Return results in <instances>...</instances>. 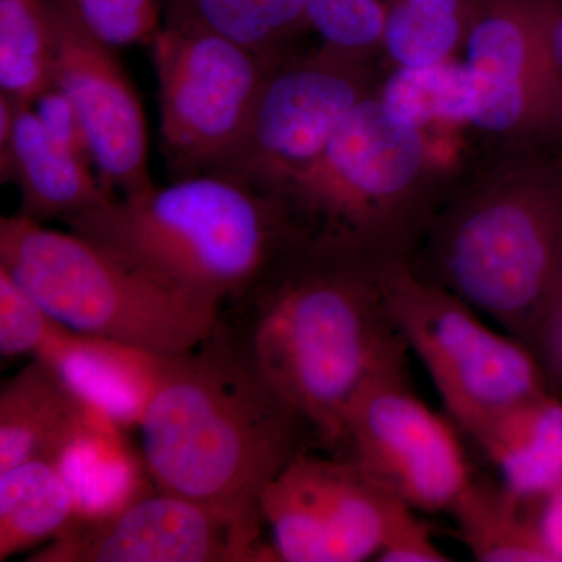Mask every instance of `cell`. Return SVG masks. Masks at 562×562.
I'll return each instance as SVG.
<instances>
[{
  "label": "cell",
  "mask_w": 562,
  "mask_h": 562,
  "mask_svg": "<svg viewBox=\"0 0 562 562\" xmlns=\"http://www.w3.org/2000/svg\"><path fill=\"white\" fill-rule=\"evenodd\" d=\"M76 520V503L54 461L40 458L0 472V562L54 541Z\"/></svg>",
  "instance_id": "20"
},
{
  "label": "cell",
  "mask_w": 562,
  "mask_h": 562,
  "mask_svg": "<svg viewBox=\"0 0 562 562\" xmlns=\"http://www.w3.org/2000/svg\"><path fill=\"white\" fill-rule=\"evenodd\" d=\"M338 450L397 501L422 512H450L473 480L449 422L413 391L406 361L361 387Z\"/></svg>",
  "instance_id": "12"
},
{
  "label": "cell",
  "mask_w": 562,
  "mask_h": 562,
  "mask_svg": "<svg viewBox=\"0 0 562 562\" xmlns=\"http://www.w3.org/2000/svg\"><path fill=\"white\" fill-rule=\"evenodd\" d=\"M49 5L57 35L54 87L83 122L99 179L116 198L150 190L146 116L114 47L88 31L68 3Z\"/></svg>",
  "instance_id": "14"
},
{
  "label": "cell",
  "mask_w": 562,
  "mask_h": 562,
  "mask_svg": "<svg viewBox=\"0 0 562 562\" xmlns=\"http://www.w3.org/2000/svg\"><path fill=\"white\" fill-rule=\"evenodd\" d=\"M457 177L427 128L395 116L375 94L280 198L303 236L373 260H408Z\"/></svg>",
  "instance_id": "5"
},
{
  "label": "cell",
  "mask_w": 562,
  "mask_h": 562,
  "mask_svg": "<svg viewBox=\"0 0 562 562\" xmlns=\"http://www.w3.org/2000/svg\"><path fill=\"white\" fill-rule=\"evenodd\" d=\"M165 20L190 22L272 57L292 54L313 32L306 0H165Z\"/></svg>",
  "instance_id": "21"
},
{
  "label": "cell",
  "mask_w": 562,
  "mask_h": 562,
  "mask_svg": "<svg viewBox=\"0 0 562 562\" xmlns=\"http://www.w3.org/2000/svg\"><path fill=\"white\" fill-rule=\"evenodd\" d=\"M158 490L260 514L262 491L305 447V422L221 319L201 346L172 355L140 422Z\"/></svg>",
  "instance_id": "3"
},
{
  "label": "cell",
  "mask_w": 562,
  "mask_h": 562,
  "mask_svg": "<svg viewBox=\"0 0 562 562\" xmlns=\"http://www.w3.org/2000/svg\"><path fill=\"white\" fill-rule=\"evenodd\" d=\"M0 266L69 330L146 347L194 350L220 325L222 306L133 268L70 232L21 216L0 220Z\"/></svg>",
  "instance_id": "6"
},
{
  "label": "cell",
  "mask_w": 562,
  "mask_h": 562,
  "mask_svg": "<svg viewBox=\"0 0 562 562\" xmlns=\"http://www.w3.org/2000/svg\"><path fill=\"white\" fill-rule=\"evenodd\" d=\"M380 101L391 113L420 128L471 124L475 116V80L457 58L419 68H392L380 81Z\"/></svg>",
  "instance_id": "25"
},
{
  "label": "cell",
  "mask_w": 562,
  "mask_h": 562,
  "mask_svg": "<svg viewBox=\"0 0 562 562\" xmlns=\"http://www.w3.org/2000/svg\"><path fill=\"white\" fill-rule=\"evenodd\" d=\"M539 502L542 508L535 522L553 561L562 562V483Z\"/></svg>",
  "instance_id": "31"
},
{
  "label": "cell",
  "mask_w": 562,
  "mask_h": 562,
  "mask_svg": "<svg viewBox=\"0 0 562 562\" xmlns=\"http://www.w3.org/2000/svg\"><path fill=\"white\" fill-rule=\"evenodd\" d=\"M476 0H386L383 57L392 68H419L464 49Z\"/></svg>",
  "instance_id": "23"
},
{
  "label": "cell",
  "mask_w": 562,
  "mask_h": 562,
  "mask_svg": "<svg viewBox=\"0 0 562 562\" xmlns=\"http://www.w3.org/2000/svg\"><path fill=\"white\" fill-rule=\"evenodd\" d=\"M376 561L382 562H446L450 558L432 539L430 528L409 513L392 531Z\"/></svg>",
  "instance_id": "30"
},
{
  "label": "cell",
  "mask_w": 562,
  "mask_h": 562,
  "mask_svg": "<svg viewBox=\"0 0 562 562\" xmlns=\"http://www.w3.org/2000/svg\"><path fill=\"white\" fill-rule=\"evenodd\" d=\"M379 279L395 330L427 369L454 424L473 439L546 392L525 344L492 330L469 303L425 280L408 260L383 261Z\"/></svg>",
  "instance_id": "7"
},
{
  "label": "cell",
  "mask_w": 562,
  "mask_h": 562,
  "mask_svg": "<svg viewBox=\"0 0 562 562\" xmlns=\"http://www.w3.org/2000/svg\"><path fill=\"white\" fill-rule=\"evenodd\" d=\"M52 461L72 494L76 522L109 517L157 490L143 453H135L125 430L92 412Z\"/></svg>",
  "instance_id": "17"
},
{
  "label": "cell",
  "mask_w": 562,
  "mask_h": 562,
  "mask_svg": "<svg viewBox=\"0 0 562 562\" xmlns=\"http://www.w3.org/2000/svg\"><path fill=\"white\" fill-rule=\"evenodd\" d=\"M549 7L550 40L554 58L562 72V0H547Z\"/></svg>",
  "instance_id": "32"
},
{
  "label": "cell",
  "mask_w": 562,
  "mask_h": 562,
  "mask_svg": "<svg viewBox=\"0 0 562 562\" xmlns=\"http://www.w3.org/2000/svg\"><path fill=\"white\" fill-rule=\"evenodd\" d=\"M408 262L517 341L541 335L562 312V168L494 149L457 177Z\"/></svg>",
  "instance_id": "2"
},
{
  "label": "cell",
  "mask_w": 562,
  "mask_h": 562,
  "mask_svg": "<svg viewBox=\"0 0 562 562\" xmlns=\"http://www.w3.org/2000/svg\"><path fill=\"white\" fill-rule=\"evenodd\" d=\"M414 509L372 482L346 458L302 450L262 491V524L271 561L361 562Z\"/></svg>",
  "instance_id": "11"
},
{
  "label": "cell",
  "mask_w": 562,
  "mask_h": 562,
  "mask_svg": "<svg viewBox=\"0 0 562 562\" xmlns=\"http://www.w3.org/2000/svg\"><path fill=\"white\" fill-rule=\"evenodd\" d=\"M462 50L479 95L473 131L494 149L562 143V72L547 0H476Z\"/></svg>",
  "instance_id": "10"
},
{
  "label": "cell",
  "mask_w": 562,
  "mask_h": 562,
  "mask_svg": "<svg viewBox=\"0 0 562 562\" xmlns=\"http://www.w3.org/2000/svg\"><path fill=\"white\" fill-rule=\"evenodd\" d=\"M306 13L325 49L361 63L383 57L386 0H306Z\"/></svg>",
  "instance_id": "26"
},
{
  "label": "cell",
  "mask_w": 562,
  "mask_h": 562,
  "mask_svg": "<svg viewBox=\"0 0 562 562\" xmlns=\"http://www.w3.org/2000/svg\"><path fill=\"white\" fill-rule=\"evenodd\" d=\"M88 31L111 47L151 43L165 20V0H63Z\"/></svg>",
  "instance_id": "27"
},
{
  "label": "cell",
  "mask_w": 562,
  "mask_h": 562,
  "mask_svg": "<svg viewBox=\"0 0 562 562\" xmlns=\"http://www.w3.org/2000/svg\"><path fill=\"white\" fill-rule=\"evenodd\" d=\"M524 505L503 484L472 480L450 513L476 561L554 562Z\"/></svg>",
  "instance_id": "22"
},
{
  "label": "cell",
  "mask_w": 562,
  "mask_h": 562,
  "mask_svg": "<svg viewBox=\"0 0 562 562\" xmlns=\"http://www.w3.org/2000/svg\"><path fill=\"white\" fill-rule=\"evenodd\" d=\"M60 327V322L0 266V357H36Z\"/></svg>",
  "instance_id": "28"
},
{
  "label": "cell",
  "mask_w": 562,
  "mask_h": 562,
  "mask_svg": "<svg viewBox=\"0 0 562 562\" xmlns=\"http://www.w3.org/2000/svg\"><path fill=\"white\" fill-rule=\"evenodd\" d=\"M172 355L61 325L36 358L81 405L121 427H140Z\"/></svg>",
  "instance_id": "15"
},
{
  "label": "cell",
  "mask_w": 562,
  "mask_h": 562,
  "mask_svg": "<svg viewBox=\"0 0 562 562\" xmlns=\"http://www.w3.org/2000/svg\"><path fill=\"white\" fill-rule=\"evenodd\" d=\"M63 222L133 268L221 306L250 291L299 235L283 199L220 171L154 184Z\"/></svg>",
  "instance_id": "4"
},
{
  "label": "cell",
  "mask_w": 562,
  "mask_h": 562,
  "mask_svg": "<svg viewBox=\"0 0 562 562\" xmlns=\"http://www.w3.org/2000/svg\"><path fill=\"white\" fill-rule=\"evenodd\" d=\"M55 58L49 0H0V92L33 105L54 88Z\"/></svg>",
  "instance_id": "24"
},
{
  "label": "cell",
  "mask_w": 562,
  "mask_h": 562,
  "mask_svg": "<svg viewBox=\"0 0 562 562\" xmlns=\"http://www.w3.org/2000/svg\"><path fill=\"white\" fill-rule=\"evenodd\" d=\"M150 44L168 168L177 179L216 171L241 140L281 57L176 20H162Z\"/></svg>",
  "instance_id": "8"
},
{
  "label": "cell",
  "mask_w": 562,
  "mask_h": 562,
  "mask_svg": "<svg viewBox=\"0 0 562 562\" xmlns=\"http://www.w3.org/2000/svg\"><path fill=\"white\" fill-rule=\"evenodd\" d=\"M383 261L297 235L238 301L232 327L269 384L317 441L339 449L353 398L376 373L406 361L384 305Z\"/></svg>",
  "instance_id": "1"
},
{
  "label": "cell",
  "mask_w": 562,
  "mask_h": 562,
  "mask_svg": "<svg viewBox=\"0 0 562 562\" xmlns=\"http://www.w3.org/2000/svg\"><path fill=\"white\" fill-rule=\"evenodd\" d=\"M375 63L325 47L281 57L269 70L238 146L216 171L280 198L312 166L342 122L380 87Z\"/></svg>",
  "instance_id": "9"
},
{
  "label": "cell",
  "mask_w": 562,
  "mask_h": 562,
  "mask_svg": "<svg viewBox=\"0 0 562 562\" xmlns=\"http://www.w3.org/2000/svg\"><path fill=\"white\" fill-rule=\"evenodd\" d=\"M260 514L236 513L155 490L121 512L76 522L29 562H261Z\"/></svg>",
  "instance_id": "13"
},
{
  "label": "cell",
  "mask_w": 562,
  "mask_h": 562,
  "mask_svg": "<svg viewBox=\"0 0 562 562\" xmlns=\"http://www.w3.org/2000/svg\"><path fill=\"white\" fill-rule=\"evenodd\" d=\"M33 106L43 121L44 127L55 139L60 140L63 146L68 147L81 160L94 166L92 165L90 139H88L83 122L65 92L55 87L50 88L49 91L40 95Z\"/></svg>",
  "instance_id": "29"
},
{
  "label": "cell",
  "mask_w": 562,
  "mask_h": 562,
  "mask_svg": "<svg viewBox=\"0 0 562 562\" xmlns=\"http://www.w3.org/2000/svg\"><path fill=\"white\" fill-rule=\"evenodd\" d=\"M88 412L49 366L33 357L0 390V472L52 460Z\"/></svg>",
  "instance_id": "18"
},
{
  "label": "cell",
  "mask_w": 562,
  "mask_h": 562,
  "mask_svg": "<svg viewBox=\"0 0 562 562\" xmlns=\"http://www.w3.org/2000/svg\"><path fill=\"white\" fill-rule=\"evenodd\" d=\"M519 501L539 502L562 483V402L542 392L475 439Z\"/></svg>",
  "instance_id": "19"
},
{
  "label": "cell",
  "mask_w": 562,
  "mask_h": 562,
  "mask_svg": "<svg viewBox=\"0 0 562 562\" xmlns=\"http://www.w3.org/2000/svg\"><path fill=\"white\" fill-rule=\"evenodd\" d=\"M91 168L47 132L35 106L16 103L10 150L0 158V179L20 188L18 214L41 224L66 221L116 198Z\"/></svg>",
  "instance_id": "16"
}]
</instances>
